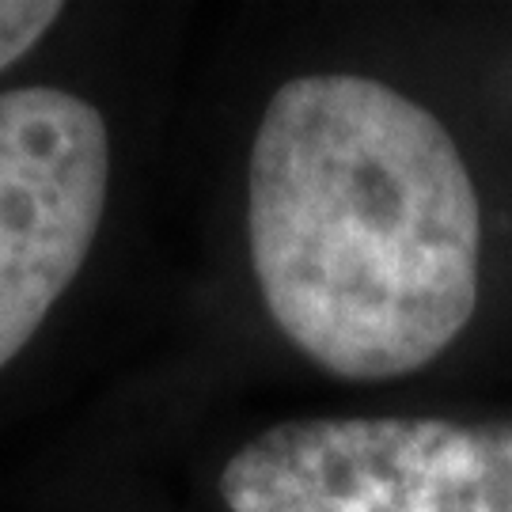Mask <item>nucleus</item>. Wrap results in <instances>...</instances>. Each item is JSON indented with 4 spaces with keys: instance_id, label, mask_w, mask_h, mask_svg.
<instances>
[{
    "instance_id": "20e7f679",
    "label": "nucleus",
    "mask_w": 512,
    "mask_h": 512,
    "mask_svg": "<svg viewBox=\"0 0 512 512\" xmlns=\"http://www.w3.org/2000/svg\"><path fill=\"white\" fill-rule=\"evenodd\" d=\"M61 12L65 8L54 0H0V73L12 69L61 19Z\"/></svg>"
},
{
    "instance_id": "f257e3e1",
    "label": "nucleus",
    "mask_w": 512,
    "mask_h": 512,
    "mask_svg": "<svg viewBox=\"0 0 512 512\" xmlns=\"http://www.w3.org/2000/svg\"><path fill=\"white\" fill-rule=\"evenodd\" d=\"M247 239L277 330L342 380L418 372L478 308L471 171L433 110L372 76L277 88L251 145Z\"/></svg>"
},
{
    "instance_id": "f03ea898",
    "label": "nucleus",
    "mask_w": 512,
    "mask_h": 512,
    "mask_svg": "<svg viewBox=\"0 0 512 512\" xmlns=\"http://www.w3.org/2000/svg\"><path fill=\"white\" fill-rule=\"evenodd\" d=\"M232 512H512V421L296 418L232 452Z\"/></svg>"
},
{
    "instance_id": "7ed1b4c3",
    "label": "nucleus",
    "mask_w": 512,
    "mask_h": 512,
    "mask_svg": "<svg viewBox=\"0 0 512 512\" xmlns=\"http://www.w3.org/2000/svg\"><path fill=\"white\" fill-rule=\"evenodd\" d=\"M110 186L103 114L61 88L0 92V368L84 270Z\"/></svg>"
}]
</instances>
